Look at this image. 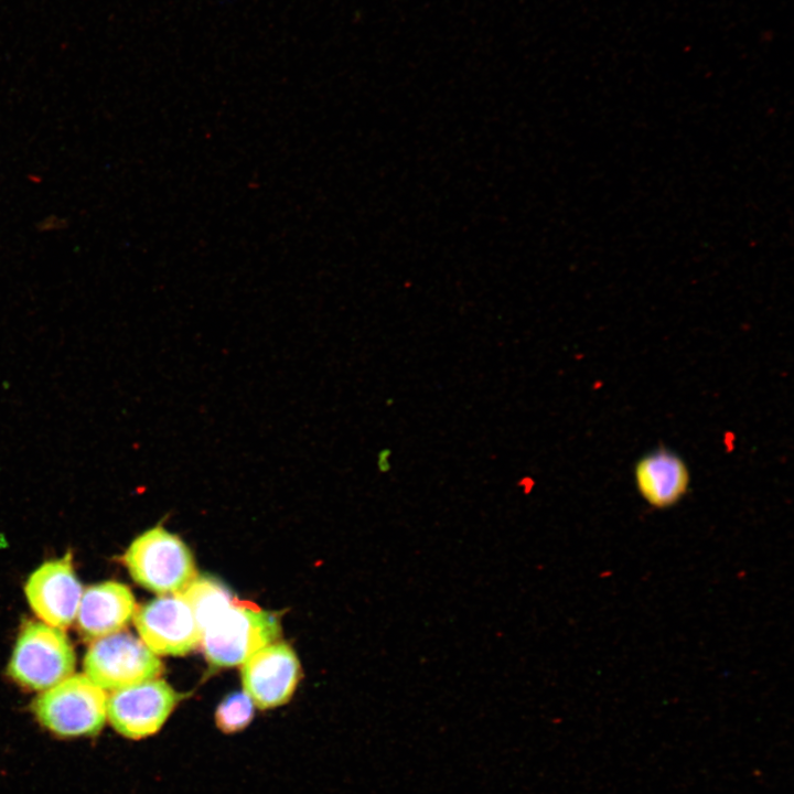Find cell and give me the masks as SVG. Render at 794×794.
Listing matches in <instances>:
<instances>
[{
	"label": "cell",
	"instance_id": "3",
	"mask_svg": "<svg viewBox=\"0 0 794 794\" xmlns=\"http://www.w3.org/2000/svg\"><path fill=\"white\" fill-rule=\"evenodd\" d=\"M33 710L39 722L60 737L94 736L107 718V696L86 675H73L44 690Z\"/></svg>",
	"mask_w": 794,
	"mask_h": 794
},
{
	"label": "cell",
	"instance_id": "11",
	"mask_svg": "<svg viewBox=\"0 0 794 794\" xmlns=\"http://www.w3.org/2000/svg\"><path fill=\"white\" fill-rule=\"evenodd\" d=\"M130 589L116 581L98 583L86 589L77 610L81 633L97 640L120 631L136 611Z\"/></svg>",
	"mask_w": 794,
	"mask_h": 794
},
{
	"label": "cell",
	"instance_id": "4",
	"mask_svg": "<svg viewBox=\"0 0 794 794\" xmlns=\"http://www.w3.org/2000/svg\"><path fill=\"white\" fill-rule=\"evenodd\" d=\"M75 653L65 633L46 623L29 622L15 643L9 675L21 686L46 690L72 675Z\"/></svg>",
	"mask_w": 794,
	"mask_h": 794
},
{
	"label": "cell",
	"instance_id": "12",
	"mask_svg": "<svg viewBox=\"0 0 794 794\" xmlns=\"http://www.w3.org/2000/svg\"><path fill=\"white\" fill-rule=\"evenodd\" d=\"M191 607L201 631L234 600L221 582L212 578H195L181 593Z\"/></svg>",
	"mask_w": 794,
	"mask_h": 794
},
{
	"label": "cell",
	"instance_id": "8",
	"mask_svg": "<svg viewBox=\"0 0 794 794\" xmlns=\"http://www.w3.org/2000/svg\"><path fill=\"white\" fill-rule=\"evenodd\" d=\"M25 594L32 610L44 623L61 630L71 625L83 594L71 554L41 565L29 577Z\"/></svg>",
	"mask_w": 794,
	"mask_h": 794
},
{
	"label": "cell",
	"instance_id": "10",
	"mask_svg": "<svg viewBox=\"0 0 794 794\" xmlns=\"http://www.w3.org/2000/svg\"><path fill=\"white\" fill-rule=\"evenodd\" d=\"M635 486L655 508L676 505L687 494L690 472L682 457L664 447L642 455L634 465Z\"/></svg>",
	"mask_w": 794,
	"mask_h": 794
},
{
	"label": "cell",
	"instance_id": "7",
	"mask_svg": "<svg viewBox=\"0 0 794 794\" xmlns=\"http://www.w3.org/2000/svg\"><path fill=\"white\" fill-rule=\"evenodd\" d=\"M135 625L146 646L159 655H185L202 641V631L181 593L163 596L141 605Z\"/></svg>",
	"mask_w": 794,
	"mask_h": 794
},
{
	"label": "cell",
	"instance_id": "13",
	"mask_svg": "<svg viewBox=\"0 0 794 794\" xmlns=\"http://www.w3.org/2000/svg\"><path fill=\"white\" fill-rule=\"evenodd\" d=\"M255 704L245 691H235L226 696L215 711V722L224 733H235L245 729L254 718Z\"/></svg>",
	"mask_w": 794,
	"mask_h": 794
},
{
	"label": "cell",
	"instance_id": "6",
	"mask_svg": "<svg viewBox=\"0 0 794 794\" xmlns=\"http://www.w3.org/2000/svg\"><path fill=\"white\" fill-rule=\"evenodd\" d=\"M183 695L162 679L112 690L107 698V718L121 736L139 740L158 732Z\"/></svg>",
	"mask_w": 794,
	"mask_h": 794
},
{
	"label": "cell",
	"instance_id": "5",
	"mask_svg": "<svg viewBox=\"0 0 794 794\" xmlns=\"http://www.w3.org/2000/svg\"><path fill=\"white\" fill-rule=\"evenodd\" d=\"M86 676L100 688L117 690L154 679L162 670L160 659L129 633L97 639L84 658Z\"/></svg>",
	"mask_w": 794,
	"mask_h": 794
},
{
	"label": "cell",
	"instance_id": "1",
	"mask_svg": "<svg viewBox=\"0 0 794 794\" xmlns=\"http://www.w3.org/2000/svg\"><path fill=\"white\" fill-rule=\"evenodd\" d=\"M279 634L280 623L273 613L234 599L202 630V642L208 662L227 667L244 663Z\"/></svg>",
	"mask_w": 794,
	"mask_h": 794
},
{
	"label": "cell",
	"instance_id": "2",
	"mask_svg": "<svg viewBox=\"0 0 794 794\" xmlns=\"http://www.w3.org/2000/svg\"><path fill=\"white\" fill-rule=\"evenodd\" d=\"M124 561L137 583L160 594L182 593L196 578L190 549L161 526L138 536Z\"/></svg>",
	"mask_w": 794,
	"mask_h": 794
},
{
	"label": "cell",
	"instance_id": "9",
	"mask_svg": "<svg viewBox=\"0 0 794 794\" xmlns=\"http://www.w3.org/2000/svg\"><path fill=\"white\" fill-rule=\"evenodd\" d=\"M300 677L299 661L285 643L268 644L251 654L242 668L244 691L260 709L286 704Z\"/></svg>",
	"mask_w": 794,
	"mask_h": 794
}]
</instances>
